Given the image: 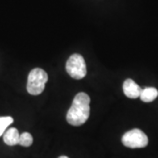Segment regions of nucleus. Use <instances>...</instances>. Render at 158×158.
Masks as SVG:
<instances>
[{"label":"nucleus","instance_id":"obj_10","mask_svg":"<svg viewBox=\"0 0 158 158\" xmlns=\"http://www.w3.org/2000/svg\"><path fill=\"white\" fill-rule=\"evenodd\" d=\"M58 158H69L68 156H60V157Z\"/></svg>","mask_w":158,"mask_h":158},{"label":"nucleus","instance_id":"obj_7","mask_svg":"<svg viewBox=\"0 0 158 158\" xmlns=\"http://www.w3.org/2000/svg\"><path fill=\"white\" fill-rule=\"evenodd\" d=\"M158 96V90L154 87H147L141 90V101L149 103L154 101Z\"/></svg>","mask_w":158,"mask_h":158},{"label":"nucleus","instance_id":"obj_3","mask_svg":"<svg viewBox=\"0 0 158 158\" xmlns=\"http://www.w3.org/2000/svg\"><path fill=\"white\" fill-rule=\"evenodd\" d=\"M66 71L74 79H82L87 73L84 57L79 54L70 56L66 62Z\"/></svg>","mask_w":158,"mask_h":158},{"label":"nucleus","instance_id":"obj_4","mask_svg":"<svg viewBox=\"0 0 158 158\" xmlns=\"http://www.w3.org/2000/svg\"><path fill=\"white\" fill-rule=\"evenodd\" d=\"M122 144L130 148H141L148 144V136L141 129L135 128L125 133L122 136Z\"/></svg>","mask_w":158,"mask_h":158},{"label":"nucleus","instance_id":"obj_5","mask_svg":"<svg viewBox=\"0 0 158 158\" xmlns=\"http://www.w3.org/2000/svg\"><path fill=\"white\" fill-rule=\"evenodd\" d=\"M141 89L133 79H127L123 84V92L129 98H137L141 96Z\"/></svg>","mask_w":158,"mask_h":158},{"label":"nucleus","instance_id":"obj_9","mask_svg":"<svg viewBox=\"0 0 158 158\" xmlns=\"http://www.w3.org/2000/svg\"><path fill=\"white\" fill-rule=\"evenodd\" d=\"M12 123H13V118L11 116L0 117V136L5 134L6 128Z\"/></svg>","mask_w":158,"mask_h":158},{"label":"nucleus","instance_id":"obj_8","mask_svg":"<svg viewBox=\"0 0 158 158\" xmlns=\"http://www.w3.org/2000/svg\"><path fill=\"white\" fill-rule=\"evenodd\" d=\"M33 136L31 134H29L27 132H25L20 135L19 136V144L23 147H30L33 144Z\"/></svg>","mask_w":158,"mask_h":158},{"label":"nucleus","instance_id":"obj_2","mask_svg":"<svg viewBox=\"0 0 158 158\" xmlns=\"http://www.w3.org/2000/svg\"><path fill=\"white\" fill-rule=\"evenodd\" d=\"M48 80V77L45 70L40 68L32 69L28 75L27 85V90L29 94L36 96L42 93Z\"/></svg>","mask_w":158,"mask_h":158},{"label":"nucleus","instance_id":"obj_1","mask_svg":"<svg viewBox=\"0 0 158 158\" xmlns=\"http://www.w3.org/2000/svg\"><path fill=\"white\" fill-rule=\"evenodd\" d=\"M90 98L85 92H79L74 98L71 107L69 109L66 119L69 124L78 127L85 124L90 116Z\"/></svg>","mask_w":158,"mask_h":158},{"label":"nucleus","instance_id":"obj_6","mask_svg":"<svg viewBox=\"0 0 158 158\" xmlns=\"http://www.w3.org/2000/svg\"><path fill=\"white\" fill-rule=\"evenodd\" d=\"M19 131L15 127H11L7 129L4 134V141L6 145L8 146H15L19 144Z\"/></svg>","mask_w":158,"mask_h":158}]
</instances>
